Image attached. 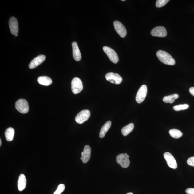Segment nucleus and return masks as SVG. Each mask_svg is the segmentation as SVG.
I'll use <instances>...</instances> for the list:
<instances>
[{
  "instance_id": "obj_1",
  "label": "nucleus",
  "mask_w": 194,
  "mask_h": 194,
  "mask_svg": "<svg viewBox=\"0 0 194 194\" xmlns=\"http://www.w3.org/2000/svg\"><path fill=\"white\" fill-rule=\"evenodd\" d=\"M157 57L162 63L165 65H173L176 61L173 57L169 53L163 50H159L156 53Z\"/></svg>"
},
{
  "instance_id": "obj_2",
  "label": "nucleus",
  "mask_w": 194,
  "mask_h": 194,
  "mask_svg": "<svg viewBox=\"0 0 194 194\" xmlns=\"http://www.w3.org/2000/svg\"><path fill=\"white\" fill-rule=\"evenodd\" d=\"M15 107L17 110L22 114H26L29 112L28 103L26 100L24 99L18 100L16 103Z\"/></svg>"
},
{
  "instance_id": "obj_3",
  "label": "nucleus",
  "mask_w": 194,
  "mask_h": 194,
  "mask_svg": "<svg viewBox=\"0 0 194 194\" xmlns=\"http://www.w3.org/2000/svg\"><path fill=\"white\" fill-rule=\"evenodd\" d=\"M72 92L74 94H77L83 90V86L81 80L77 77H75L72 80L71 83Z\"/></svg>"
},
{
  "instance_id": "obj_4",
  "label": "nucleus",
  "mask_w": 194,
  "mask_h": 194,
  "mask_svg": "<svg viewBox=\"0 0 194 194\" xmlns=\"http://www.w3.org/2000/svg\"><path fill=\"white\" fill-rule=\"evenodd\" d=\"M103 50L113 63L115 64L118 63L119 60L118 55L113 49L107 46H104Z\"/></svg>"
},
{
  "instance_id": "obj_5",
  "label": "nucleus",
  "mask_w": 194,
  "mask_h": 194,
  "mask_svg": "<svg viewBox=\"0 0 194 194\" xmlns=\"http://www.w3.org/2000/svg\"><path fill=\"white\" fill-rule=\"evenodd\" d=\"M90 112L88 110H84L79 113L76 117V122L81 124L88 120L90 116Z\"/></svg>"
},
{
  "instance_id": "obj_6",
  "label": "nucleus",
  "mask_w": 194,
  "mask_h": 194,
  "mask_svg": "<svg viewBox=\"0 0 194 194\" xmlns=\"http://www.w3.org/2000/svg\"><path fill=\"white\" fill-rule=\"evenodd\" d=\"M148 88L146 85H143L138 90L136 97V102L141 103L143 102L146 97Z\"/></svg>"
},
{
  "instance_id": "obj_7",
  "label": "nucleus",
  "mask_w": 194,
  "mask_h": 194,
  "mask_svg": "<svg viewBox=\"0 0 194 194\" xmlns=\"http://www.w3.org/2000/svg\"><path fill=\"white\" fill-rule=\"evenodd\" d=\"M105 78L108 81L116 85L121 84L123 81L122 77L119 74L113 72H109L106 74Z\"/></svg>"
},
{
  "instance_id": "obj_8",
  "label": "nucleus",
  "mask_w": 194,
  "mask_h": 194,
  "mask_svg": "<svg viewBox=\"0 0 194 194\" xmlns=\"http://www.w3.org/2000/svg\"><path fill=\"white\" fill-rule=\"evenodd\" d=\"M114 29L117 33L121 38H125L127 35L126 29L122 23L118 21L114 22Z\"/></svg>"
},
{
  "instance_id": "obj_9",
  "label": "nucleus",
  "mask_w": 194,
  "mask_h": 194,
  "mask_svg": "<svg viewBox=\"0 0 194 194\" xmlns=\"http://www.w3.org/2000/svg\"><path fill=\"white\" fill-rule=\"evenodd\" d=\"M151 35L153 37H165L167 36V30L163 26L156 27L153 28L151 32Z\"/></svg>"
},
{
  "instance_id": "obj_10",
  "label": "nucleus",
  "mask_w": 194,
  "mask_h": 194,
  "mask_svg": "<svg viewBox=\"0 0 194 194\" xmlns=\"http://www.w3.org/2000/svg\"><path fill=\"white\" fill-rule=\"evenodd\" d=\"M164 156L169 167L173 169H176L177 168V164L176 160L171 153L166 152L164 153Z\"/></svg>"
},
{
  "instance_id": "obj_11",
  "label": "nucleus",
  "mask_w": 194,
  "mask_h": 194,
  "mask_svg": "<svg viewBox=\"0 0 194 194\" xmlns=\"http://www.w3.org/2000/svg\"><path fill=\"white\" fill-rule=\"evenodd\" d=\"M9 25L10 32L12 34L16 35L18 34L19 29L18 21L14 17H12L10 19Z\"/></svg>"
},
{
  "instance_id": "obj_12",
  "label": "nucleus",
  "mask_w": 194,
  "mask_h": 194,
  "mask_svg": "<svg viewBox=\"0 0 194 194\" xmlns=\"http://www.w3.org/2000/svg\"><path fill=\"white\" fill-rule=\"evenodd\" d=\"M116 161L117 163L123 168H128L130 164L129 158L125 154L123 153L119 155L117 157Z\"/></svg>"
},
{
  "instance_id": "obj_13",
  "label": "nucleus",
  "mask_w": 194,
  "mask_h": 194,
  "mask_svg": "<svg viewBox=\"0 0 194 194\" xmlns=\"http://www.w3.org/2000/svg\"><path fill=\"white\" fill-rule=\"evenodd\" d=\"M45 55H40L34 59L29 64V67L30 69H34L43 63L45 60Z\"/></svg>"
},
{
  "instance_id": "obj_14",
  "label": "nucleus",
  "mask_w": 194,
  "mask_h": 194,
  "mask_svg": "<svg viewBox=\"0 0 194 194\" xmlns=\"http://www.w3.org/2000/svg\"><path fill=\"white\" fill-rule=\"evenodd\" d=\"M91 148L89 145L85 146L84 151L82 153V157L81 159L82 160L83 162L86 163L88 162L91 157Z\"/></svg>"
},
{
  "instance_id": "obj_15",
  "label": "nucleus",
  "mask_w": 194,
  "mask_h": 194,
  "mask_svg": "<svg viewBox=\"0 0 194 194\" xmlns=\"http://www.w3.org/2000/svg\"><path fill=\"white\" fill-rule=\"evenodd\" d=\"M72 49H73V58L76 61H79L82 58L81 54L77 43L74 42L72 43Z\"/></svg>"
},
{
  "instance_id": "obj_16",
  "label": "nucleus",
  "mask_w": 194,
  "mask_h": 194,
  "mask_svg": "<svg viewBox=\"0 0 194 194\" xmlns=\"http://www.w3.org/2000/svg\"><path fill=\"white\" fill-rule=\"evenodd\" d=\"M26 185V179L23 174H21L19 177L18 181V188L19 191H22L24 190Z\"/></svg>"
},
{
  "instance_id": "obj_17",
  "label": "nucleus",
  "mask_w": 194,
  "mask_h": 194,
  "mask_svg": "<svg viewBox=\"0 0 194 194\" xmlns=\"http://www.w3.org/2000/svg\"><path fill=\"white\" fill-rule=\"evenodd\" d=\"M37 81L40 84L43 86H49L52 83V81L51 78L46 76L39 77L38 78Z\"/></svg>"
},
{
  "instance_id": "obj_18",
  "label": "nucleus",
  "mask_w": 194,
  "mask_h": 194,
  "mask_svg": "<svg viewBox=\"0 0 194 194\" xmlns=\"http://www.w3.org/2000/svg\"><path fill=\"white\" fill-rule=\"evenodd\" d=\"M112 122L108 121L104 125L100 131L99 136L100 138H103L105 136L106 134L111 126Z\"/></svg>"
},
{
  "instance_id": "obj_19",
  "label": "nucleus",
  "mask_w": 194,
  "mask_h": 194,
  "mask_svg": "<svg viewBox=\"0 0 194 194\" xmlns=\"http://www.w3.org/2000/svg\"><path fill=\"white\" fill-rule=\"evenodd\" d=\"M14 130L12 127H9L6 130L5 136L6 140L8 141H11L14 139Z\"/></svg>"
},
{
  "instance_id": "obj_20",
  "label": "nucleus",
  "mask_w": 194,
  "mask_h": 194,
  "mask_svg": "<svg viewBox=\"0 0 194 194\" xmlns=\"http://www.w3.org/2000/svg\"><path fill=\"white\" fill-rule=\"evenodd\" d=\"M134 128L133 123H130L122 128L121 129V133L123 136H126L133 130Z\"/></svg>"
},
{
  "instance_id": "obj_21",
  "label": "nucleus",
  "mask_w": 194,
  "mask_h": 194,
  "mask_svg": "<svg viewBox=\"0 0 194 194\" xmlns=\"http://www.w3.org/2000/svg\"><path fill=\"white\" fill-rule=\"evenodd\" d=\"M179 95L177 94H174L169 96H165L163 98V101L165 103H173L175 100L178 99Z\"/></svg>"
},
{
  "instance_id": "obj_22",
  "label": "nucleus",
  "mask_w": 194,
  "mask_h": 194,
  "mask_svg": "<svg viewBox=\"0 0 194 194\" xmlns=\"http://www.w3.org/2000/svg\"><path fill=\"white\" fill-rule=\"evenodd\" d=\"M169 133L172 138L177 139L182 137L183 133L182 132L176 129H172L170 130Z\"/></svg>"
},
{
  "instance_id": "obj_23",
  "label": "nucleus",
  "mask_w": 194,
  "mask_h": 194,
  "mask_svg": "<svg viewBox=\"0 0 194 194\" xmlns=\"http://www.w3.org/2000/svg\"><path fill=\"white\" fill-rule=\"evenodd\" d=\"M189 107L188 104H185L175 106L173 108L174 110L176 111H179L187 109Z\"/></svg>"
},
{
  "instance_id": "obj_24",
  "label": "nucleus",
  "mask_w": 194,
  "mask_h": 194,
  "mask_svg": "<svg viewBox=\"0 0 194 194\" xmlns=\"http://www.w3.org/2000/svg\"><path fill=\"white\" fill-rule=\"evenodd\" d=\"M169 1V0H157L156 3V6L157 8L163 7Z\"/></svg>"
},
{
  "instance_id": "obj_25",
  "label": "nucleus",
  "mask_w": 194,
  "mask_h": 194,
  "mask_svg": "<svg viewBox=\"0 0 194 194\" xmlns=\"http://www.w3.org/2000/svg\"><path fill=\"white\" fill-rule=\"evenodd\" d=\"M65 185L61 184L58 185L54 194H61L65 190Z\"/></svg>"
},
{
  "instance_id": "obj_26",
  "label": "nucleus",
  "mask_w": 194,
  "mask_h": 194,
  "mask_svg": "<svg viewBox=\"0 0 194 194\" xmlns=\"http://www.w3.org/2000/svg\"><path fill=\"white\" fill-rule=\"evenodd\" d=\"M187 163L189 165L194 167V157L189 158L187 160Z\"/></svg>"
},
{
  "instance_id": "obj_27",
  "label": "nucleus",
  "mask_w": 194,
  "mask_h": 194,
  "mask_svg": "<svg viewBox=\"0 0 194 194\" xmlns=\"http://www.w3.org/2000/svg\"><path fill=\"white\" fill-rule=\"evenodd\" d=\"M185 192L187 194H194V188H188L185 191Z\"/></svg>"
},
{
  "instance_id": "obj_28",
  "label": "nucleus",
  "mask_w": 194,
  "mask_h": 194,
  "mask_svg": "<svg viewBox=\"0 0 194 194\" xmlns=\"http://www.w3.org/2000/svg\"><path fill=\"white\" fill-rule=\"evenodd\" d=\"M190 93L194 97V87H191L189 89Z\"/></svg>"
},
{
  "instance_id": "obj_29",
  "label": "nucleus",
  "mask_w": 194,
  "mask_h": 194,
  "mask_svg": "<svg viewBox=\"0 0 194 194\" xmlns=\"http://www.w3.org/2000/svg\"><path fill=\"white\" fill-rule=\"evenodd\" d=\"M125 154L126 155V156H127V157H128L129 158V155H128L127 154V153H125Z\"/></svg>"
},
{
  "instance_id": "obj_30",
  "label": "nucleus",
  "mask_w": 194,
  "mask_h": 194,
  "mask_svg": "<svg viewBox=\"0 0 194 194\" xmlns=\"http://www.w3.org/2000/svg\"><path fill=\"white\" fill-rule=\"evenodd\" d=\"M2 144V141L1 139H0V146H1Z\"/></svg>"
},
{
  "instance_id": "obj_31",
  "label": "nucleus",
  "mask_w": 194,
  "mask_h": 194,
  "mask_svg": "<svg viewBox=\"0 0 194 194\" xmlns=\"http://www.w3.org/2000/svg\"><path fill=\"white\" fill-rule=\"evenodd\" d=\"M127 194H133V193H128Z\"/></svg>"
},
{
  "instance_id": "obj_32",
  "label": "nucleus",
  "mask_w": 194,
  "mask_h": 194,
  "mask_svg": "<svg viewBox=\"0 0 194 194\" xmlns=\"http://www.w3.org/2000/svg\"><path fill=\"white\" fill-rule=\"evenodd\" d=\"M125 1V0H122V1Z\"/></svg>"
}]
</instances>
